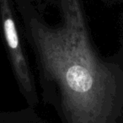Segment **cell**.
I'll list each match as a JSON object with an SVG mask.
<instances>
[{
	"mask_svg": "<svg viewBox=\"0 0 123 123\" xmlns=\"http://www.w3.org/2000/svg\"><path fill=\"white\" fill-rule=\"evenodd\" d=\"M35 51L42 76L57 90L68 123H116L121 78L119 66L104 62L82 33L41 31Z\"/></svg>",
	"mask_w": 123,
	"mask_h": 123,
	"instance_id": "cell-1",
	"label": "cell"
}]
</instances>
